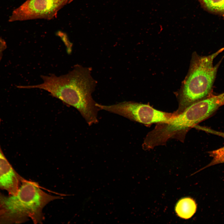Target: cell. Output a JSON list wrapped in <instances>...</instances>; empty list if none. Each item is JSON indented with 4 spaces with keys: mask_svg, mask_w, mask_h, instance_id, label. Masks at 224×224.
<instances>
[{
    "mask_svg": "<svg viewBox=\"0 0 224 224\" xmlns=\"http://www.w3.org/2000/svg\"><path fill=\"white\" fill-rule=\"evenodd\" d=\"M90 73V68L77 65L65 75H42V83L19 87L38 88L48 91L52 96L76 108L90 126L98 122L99 110L91 96L96 83Z\"/></svg>",
    "mask_w": 224,
    "mask_h": 224,
    "instance_id": "1",
    "label": "cell"
},
{
    "mask_svg": "<svg viewBox=\"0 0 224 224\" xmlns=\"http://www.w3.org/2000/svg\"><path fill=\"white\" fill-rule=\"evenodd\" d=\"M59 198L43 191L37 183L24 179L16 194L7 196L0 193V223H20L29 218L35 223H40L44 207Z\"/></svg>",
    "mask_w": 224,
    "mask_h": 224,
    "instance_id": "2",
    "label": "cell"
},
{
    "mask_svg": "<svg viewBox=\"0 0 224 224\" xmlns=\"http://www.w3.org/2000/svg\"><path fill=\"white\" fill-rule=\"evenodd\" d=\"M224 50V47L207 56L194 57L190 71L180 93L175 115L183 112L193 104L206 98L212 91L221 61L215 65L214 59Z\"/></svg>",
    "mask_w": 224,
    "mask_h": 224,
    "instance_id": "3",
    "label": "cell"
},
{
    "mask_svg": "<svg viewBox=\"0 0 224 224\" xmlns=\"http://www.w3.org/2000/svg\"><path fill=\"white\" fill-rule=\"evenodd\" d=\"M214 111V105L208 98L193 104L170 121L157 124L147 135L143 147L148 149L165 144L170 139L184 134L192 127L210 116Z\"/></svg>",
    "mask_w": 224,
    "mask_h": 224,
    "instance_id": "4",
    "label": "cell"
},
{
    "mask_svg": "<svg viewBox=\"0 0 224 224\" xmlns=\"http://www.w3.org/2000/svg\"><path fill=\"white\" fill-rule=\"evenodd\" d=\"M99 109L104 110L145 124L167 122L175 116L174 113L157 110L149 105L132 101H125L106 106L96 103Z\"/></svg>",
    "mask_w": 224,
    "mask_h": 224,
    "instance_id": "5",
    "label": "cell"
},
{
    "mask_svg": "<svg viewBox=\"0 0 224 224\" xmlns=\"http://www.w3.org/2000/svg\"><path fill=\"white\" fill-rule=\"evenodd\" d=\"M73 0H26L14 10L8 19L11 22L37 19L50 20Z\"/></svg>",
    "mask_w": 224,
    "mask_h": 224,
    "instance_id": "6",
    "label": "cell"
},
{
    "mask_svg": "<svg viewBox=\"0 0 224 224\" xmlns=\"http://www.w3.org/2000/svg\"><path fill=\"white\" fill-rule=\"evenodd\" d=\"M1 122L0 118V126ZM23 179L12 167L0 145V189L6 190L10 195H15Z\"/></svg>",
    "mask_w": 224,
    "mask_h": 224,
    "instance_id": "7",
    "label": "cell"
},
{
    "mask_svg": "<svg viewBox=\"0 0 224 224\" xmlns=\"http://www.w3.org/2000/svg\"><path fill=\"white\" fill-rule=\"evenodd\" d=\"M196 208L197 205L195 201L190 198L185 197L178 201L175 206V210L179 217L188 219L194 215Z\"/></svg>",
    "mask_w": 224,
    "mask_h": 224,
    "instance_id": "8",
    "label": "cell"
},
{
    "mask_svg": "<svg viewBox=\"0 0 224 224\" xmlns=\"http://www.w3.org/2000/svg\"><path fill=\"white\" fill-rule=\"evenodd\" d=\"M208 12L222 17L224 19V0H197Z\"/></svg>",
    "mask_w": 224,
    "mask_h": 224,
    "instance_id": "9",
    "label": "cell"
},
{
    "mask_svg": "<svg viewBox=\"0 0 224 224\" xmlns=\"http://www.w3.org/2000/svg\"><path fill=\"white\" fill-rule=\"evenodd\" d=\"M209 154L210 156L212 157V160L207 167L224 163V146L210 152Z\"/></svg>",
    "mask_w": 224,
    "mask_h": 224,
    "instance_id": "10",
    "label": "cell"
},
{
    "mask_svg": "<svg viewBox=\"0 0 224 224\" xmlns=\"http://www.w3.org/2000/svg\"><path fill=\"white\" fill-rule=\"evenodd\" d=\"M7 48L5 41L0 36V62L2 59L4 51Z\"/></svg>",
    "mask_w": 224,
    "mask_h": 224,
    "instance_id": "11",
    "label": "cell"
},
{
    "mask_svg": "<svg viewBox=\"0 0 224 224\" xmlns=\"http://www.w3.org/2000/svg\"><path fill=\"white\" fill-rule=\"evenodd\" d=\"M2 214V212L0 208V218L1 217Z\"/></svg>",
    "mask_w": 224,
    "mask_h": 224,
    "instance_id": "12",
    "label": "cell"
}]
</instances>
